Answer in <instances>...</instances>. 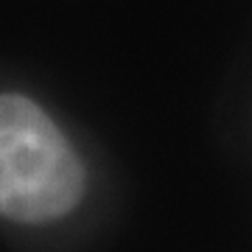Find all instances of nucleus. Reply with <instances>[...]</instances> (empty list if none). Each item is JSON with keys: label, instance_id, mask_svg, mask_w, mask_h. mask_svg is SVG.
I'll use <instances>...</instances> for the list:
<instances>
[{"label": "nucleus", "instance_id": "f257e3e1", "mask_svg": "<svg viewBox=\"0 0 252 252\" xmlns=\"http://www.w3.org/2000/svg\"><path fill=\"white\" fill-rule=\"evenodd\" d=\"M84 196V165L56 124L26 95H0V216L45 224Z\"/></svg>", "mask_w": 252, "mask_h": 252}]
</instances>
